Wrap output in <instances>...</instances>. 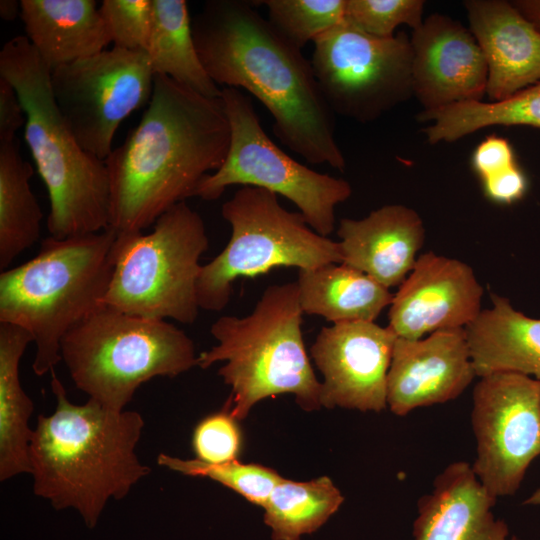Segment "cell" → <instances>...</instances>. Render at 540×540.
<instances>
[{
    "label": "cell",
    "instance_id": "6",
    "mask_svg": "<svg viewBox=\"0 0 540 540\" xmlns=\"http://www.w3.org/2000/svg\"><path fill=\"white\" fill-rule=\"evenodd\" d=\"M303 313L297 282L274 284L249 315L222 316L211 325L217 344L198 355V366L225 362L218 370L231 387L224 408L237 421L257 402L281 394H293L306 411L322 407V385L304 345Z\"/></svg>",
    "mask_w": 540,
    "mask_h": 540
},
{
    "label": "cell",
    "instance_id": "7",
    "mask_svg": "<svg viewBox=\"0 0 540 540\" xmlns=\"http://www.w3.org/2000/svg\"><path fill=\"white\" fill-rule=\"evenodd\" d=\"M60 356L75 386L115 411L125 410L153 378L176 377L198 366L192 339L177 326L107 306L63 337Z\"/></svg>",
    "mask_w": 540,
    "mask_h": 540
},
{
    "label": "cell",
    "instance_id": "32",
    "mask_svg": "<svg viewBox=\"0 0 540 540\" xmlns=\"http://www.w3.org/2000/svg\"><path fill=\"white\" fill-rule=\"evenodd\" d=\"M99 11L114 47L147 51L153 18L152 0H103Z\"/></svg>",
    "mask_w": 540,
    "mask_h": 540
},
{
    "label": "cell",
    "instance_id": "26",
    "mask_svg": "<svg viewBox=\"0 0 540 540\" xmlns=\"http://www.w3.org/2000/svg\"><path fill=\"white\" fill-rule=\"evenodd\" d=\"M34 173L20 152L19 141L0 142V270L40 237L43 214L30 179Z\"/></svg>",
    "mask_w": 540,
    "mask_h": 540
},
{
    "label": "cell",
    "instance_id": "36",
    "mask_svg": "<svg viewBox=\"0 0 540 540\" xmlns=\"http://www.w3.org/2000/svg\"><path fill=\"white\" fill-rule=\"evenodd\" d=\"M482 182L486 196L497 203L510 204L526 190V179L517 166Z\"/></svg>",
    "mask_w": 540,
    "mask_h": 540
},
{
    "label": "cell",
    "instance_id": "13",
    "mask_svg": "<svg viewBox=\"0 0 540 540\" xmlns=\"http://www.w3.org/2000/svg\"><path fill=\"white\" fill-rule=\"evenodd\" d=\"M471 423L479 482L496 500L513 495L540 455V380L513 372L480 377Z\"/></svg>",
    "mask_w": 540,
    "mask_h": 540
},
{
    "label": "cell",
    "instance_id": "10",
    "mask_svg": "<svg viewBox=\"0 0 540 540\" xmlns=\"http://www.w3.org/2000/svg\"><path fill=\"white\" fill-rule=\"evenodd\" d=\"M221 99L230 125V145L222 166L206 176L196 196L218 199L232 185L269 190L293 202L318 234L335 228V208L352 194L349 182L319 173L281 150L266 134L248 96L223 87Z\"/></svg>",
    "mask_w": 540,
    "mask_h": 540
},
{
    "label": "cell",
    "instance_id": "14",
    "mask_svg": "<svg viewBox=\"0 0 540 540\" xmlns=\"http://www.w3.org/2000/svg\"><path fill=\"white\" fill-rule=\"evenodd\" d=\"M397 336L375 322L324 326L311 346L323 375L321 404L326 408L380 412L387 407V374Z\"/></svg>",
    "mask_w": 540,
    "mask_h": 540
},
{
    "label": "cell",
    "instance_id": "29",
    "mask_svg": "<svg viewBox=\"0 0 540 540\" xmlns=\"http://www.w3.org/2000/svg\"><path fill=\"white\" fill-rule=\"evenodd\" d=\"M157 464L184 475L210 478L261 507L283 479L273 469L259 464H244L238 459L210 464L196 458L182 459L161 453L157 457Z\"/></svg>",
    "mask_w": 540,
    "mask_h": 540
},
{
    "label": "cell",
    "instance_id": "34",
    "mask_svg": "<svg viewBox=\"0 0 540 540\" xmlns=\"http://www.w3.org/2000/svg\"><path fill=\"white\" fill-rule=\"evenodd\" d=\"M472 165L482 181L493 178L516 166L512 147L501 137L490 136L475 149Z\"/></svg>",
    "mask_w": 540,
    "mask_h": 540
},
{
    "label": "cell",
    "instance_id": "38",
    "mask_svg": "<svg viewBox=\"0 0 540 540\" xmlns=\"http://www.w3.org/2000/svg\"><path fill=\"white\" fill-rule=\"evenodd\" d=\"M21 4L17 0L0 1V17L5 21H14L20 17Z\"/></svg>",
    "mask_w": 540,
    "mask_h": 540
},
{
    "label": "cell",
    "instance_id": "24",
    "mask_svg": "<svg viewBox=\"0 0 540 540\" xmlns=\"http://www.w3.org/2000/svg\"><path fill=\"white\" fill-rule=\"evenodd\" d=\"M33 342L24 328L0 323V481L31 474L29 446L34 406L20 381V361Z\"/></svg>",
    "mask_w": 540,
    "mask_h": 540
},
{
    "label": "cell",
    "instance_id": "11",
    "mask_svg": "<svg viewBox=\"0 0 540 540\" xmlns=\"http://www.w3.org/2000/svg\"><path fill=\"white\" fill-rule=\"evenodd\" d=\"M311 64L334 114L374 121L413 96L410 38L370 35L345 20L314 41Z\"/></svg>",
    "mask_w": 540,
    "mask_h": 540
},
{
    "label": "cell",
    "instance_id": "4",
    "mask_svg": "<svg viewBox=\"0 0 540 540\" xmlns=\"http://www.w3.org/2000/svg\"><path fill=\"white\" fill-rule=\"evenodd\" d=\"M50 69L16 36L0 51V77L14 87L26 115L24 137L48 191L47 229L54 238L97 233L111 225V187L105 161L85 151L56 104Z\"/></svg>",
    "mask_w": 540,
    "mask_h": 540
},
{
    "label": "cell",
    "instance_id": "33",
    "mask_svg": "<svg viewBox=\"0 0 540 540\" xmlns=\"http://www.w3.org/2000/svg\"><path fill=\"white\" fill-rule=\"evenodd\" d=\"M192 446L196 459L206 463L237 460L241 448L237 420L225 408L206 416L194 429Z\"/></svg>",
    "mask_w": 540,
    "mask_h": 540
},
{
    "label": "cell",
    "instance_id": "35",
    "mask_svg": "<svg viewBox=\"0 0 540 540\" xmlns=\"http://www.w3.org/2000/svg\"><path fill=\"white\" fill-rule=\"evenodd\" d=\"M26 115L14 87L0 77V142L16 138V132L25 125Z\"/></svg>",
    "mask_w": 540,
    "mask_h": 540
},
{
    "label": "cell",
    "instance_id": "9",
    "mask_svg": "<svg viewBox=\"0 0 540 540\" xmlns=\"http://www.w3.org/2000/svg\"><path fill=\"white\" fill-rule=\"evenodd\" d=\"M221 215L231 226V237L202 265L197 281L200 309L222 311L239 278H254L276 267L304 270L342 263L339 242L315 232L300 212L283 208L269 190L242 186L224 202Z\"/></svg>",
    "mask_w": 540,
    "mask_h": 540
},
{
    "label": "cell",
    "instance_id": "31",
    "mask_svg": "<svg viewBox=\"0 0 540 540\" xmlns=\"http://www.w3.org/2000/svg\"><path fill=\"white\" fill-rule=\"evenodd\" d=\"M424 6L422 0H346L345 18L370 35L389 38L400 25L418 28Z\"/></svg>",
    "mask_w": 540,
    "mask_h": 540
},
{
    "label": "cell",
    "instance_id": "20",
    "mask_svg": "<svg viewBox=\"0 0 540 540\" xmlns=\"http://www.w3.org/2000/svg\"><path fill=\"white\" fill-rule=\"evenodd\" d=\"M495 503L471 464L453 462L436 477L431 493L419 500L414 540H518L509 539L505 522L495 519Z\"/></svg>",
    "mask_w": 540,
    "mask_h": 540
},
{
    "label": "cell",
    "instance_id": "39",
    "mask_svg": "<svg viewBox=\"0 0 540 540\" xmlns=\"http://www.w3.org/2000/svg\"><path fill=\"white\" fill-rule=\"evenodd\" d=\"M525 504L540 506V487L525 501Z\"/></svg>",
    "mask_w": 540,
    "mask_h": 540
},
{
    "label": "cell",
    "instance_id": "28",
    "mask_svg": "<svg viewBox=\"0 0 540 540\" xmlns=\"http://www.w3.org/2000/svg\"><path fill=\"white\" fill-rule=\"evenodd\" d=\"M343 501L327 476L306 482L283 478L263 506L264 522L271 528L272 540H301L325 524Z\"/></svg>",
    "mask_w": 540,
    "mask_h": 540
},
{
    "label": "cell",
    "instance_id": "12",
    "mask_svg": "<svg viewBox=\"0 0 540 540\" xmlns=\"http://www.w3.org/2000/svg\"><path fill=\"white\" fill-rule=\"evenodd\" d=\"M154 77L146 52L113 46L51 70L50 83L80 146L105 161L122 121L149 103Z\"/></svg>",
    "mask_w": 540,
    "mask_h": 540
},
{
    "label": "cell",
    "instance_id": "23",
    "mask_svg": "<svg viewBox=\"0 0 540 540\" xmlns=\"http://www.w3.org/2000/svg\"><path fill=\"white\" fill-rule=\"evenodd\" d=\"M296 282L303 312L333 324L375 322L394 296L369 275L343 263L299 270Z\"/></svg>",
    "mask_w": 540,
    "mask_h": 540
},
{
    "label": "cell",
    "instance_id": "19",
    "mask_svg": "<svg viewBox=\"0 0 540 540\" xmlns=\"http://www.w3.org/2000/svg\"><path fill=\"white\" fill-rule=\"evenodd\" d=\"M337 234L342 263L391 288L400 286L413 269L425 228L412 208L388 204L362 219H341Z\"/></svg>",
    "mask_w": 540,
    "mask_h": 540
},
{
    "label": "cell",
    "instance_id": "17",
    "mask_svg": "<svg viewBox=\"0 0 540 540\" xmlns=\"http://www.w3.org/2000/svg\"><path fill=\"white\" fill-rule=\"evenodd\" d=\"M477 376L465 328L417 340L397 337L387 374V406L398 416L457 398Z\"/></svg>",
    "mask_w": 540,
    "mask_h": 540
},
{
    "label": "cell",
    "instance_id": "1",
    "mask_svg": "<svg viewBox=\"0 0 540 540\" xmlns=\"http://www.w3.org/2000/svg\"><path fill=\"white\" fill-rule=\"evenodd\" d=\"M202 65L224 87L243 88L270 112L280 143L314 165L344 171L334 113L311 60L241 0H208L192 19Z\"/></svg>",
    "mask_w": 540,
    "mask_h": 540
},
{
    "label": "cell",
    "instance_id": "8",
    "mask_svg": "<svg viewBox=\"0 0 540 540\" xmlns=\"http://www.w3.org/2000/svg\"><path fill=\"white\" fill-rule=\"evenodd\" d=\"M208 247L204 220L186 202L161 215L149 233H117L104 306L137 317L193 324L200 310V258Z\"/></svg>",
    "mask_w": 540,
    "mask_h": 540
},
{
    "label": "cell",
    "instance_id": "21",
    "mask_svg": "<svg viewBox=\"0 0 540 540\" xmlns=\"http://www.w3.org/2000/svg\"><path fill=\"white\" fill-rule=\"evenodd\" d=\"M26 38L51 70L105 50L110 39L94 0H21Z\"/></svg>",
    "mask_w": 540,
    "mask_h": 540
},
{
    "label": "cell",
    "instance_id": "18",
    "mask_svg": "<svg viewBox=\"0 0 540 540\" xmlns=\"http://www.w3.org/2000/svg\"><path fill=\"white\" fill-rule=\"evenodd\" d=\"M464 7L487 65L488 101L540 82V33L511 2L467 0Z\"/></svg>",
    "mask_w": 540,
    "mask_h": 540
},
{
    "label": "cell",
    "instance_id": "25",
    "mask_svg": "<svg viewBox=\"0 0 540 540\" xmlns=\"http://www.w3.org/2000/svg\"><path fill=\"white\" fill-rule=\"evenodd\" d=\"M153 18L146 54L155 75H165L208 98H220L198 55L187 2L152 0Z\"/></svg>",
    "mask_w": 540,
    "mask_h": 540
},
{
    "label": "cell",
    "instance_id": "22",
    "mask_svg": "<svg viewBox=\"0 0 540 540\" xmlns=\"http://www.w3.org/2000/svg\"><path fill=\"white\" fill-rule=\"evenodd\" d=\"M465 330L477 376L513 372L540 380V319L517 311L510 301L492 294Z\"/></svg>",
    "mask_w": 540,
    "mask_h": 540
},
{
    "label": "cell",
    "instance_id": "3",
    "mask_svg": "<svg viewBox=\"0 0 540 540\" xmlns=\"http://www.w3.org/2000/svg\"><path fill=\"white\" fill-rule=\"evenodd\" d=\"M50 373L56 408L40 414L33 429V491L56 510L75 509L94 528L110 499H123L151 472L136 454L145 423L136 411L107 409L92 399L72 403L55 370Z\"/></svg>",
    "mask_w": 540,
    "mask_h": 540
},
{
    "label": "cell",
    "instance_id": "2",
    "mask_svg": "<svg viewBox=\"0 0 540 540\" xmlns=\"http://www.w3.org/2000/svg\"><path fill=\"white\" fill-rule=\"evenodd\" d=\"M230 125L220 98L202 96L155 75L138 124L105 160L111 225L118 234L143 232L196 191L226 159Z\"/></svg>",
    "mask_w": 540,
    "mask_h": 540
},
{
    "label": "cell",
    "instance_id": "30",
    "mask_svg": "<svg viewBox=\"0 0 540 540\" xmlns=\"http://www.w3.org/2000/svg\"><path fill=\"white\" fill-rule=\"evenodd\" d=\"M268 21L290 44L301 49L345 20L346 0H264Z\"/></svg>",
    "mask_w": 540,
    "mask_h": 540
},
{
    "label": "cell",
    "instance_id": "16",
    "mask_svg": "<svg viewBox=\"0 0 540 540\" xmlns=\"http://www.w3.org/2000/svg\"><path fill=\"white\" fill-rule=\"evenodd\" d=\"M410 43L413 95L423 111L483 100L488 70L469 29L434 13L413 30Z\"/></svg>",
    "mask_w": 540,
    "mask_h": 540
},
{
    "label": "cell",
    "instance_id": "37",
    "mask_svg": "<svg viewBox=\"0 0 540 540\" xmlns=\"http://www.w3.org/2000/svg\"><path fill=\"white\" fill-rule=\"evenodd\" d=\"M511 3L540 33V0H516Z\"/></svg>",
    "mask_w": 540,
    "mask_h": 540
},
{
    "label": "cell",
    "instance_id": "27",
    "mask_svg": "<svg viewBox=\"0 0 540 540\" xmlns=\"http://www.w3.org/2000/svg\"><path fill=\"white\" fill-rule=\"evenodd\" d=\"M418 120L431 122L423 130L430 144L454 142L496 125L540 128V82L499 101H467L422 111Z\"/></svg>",
    "mask_w": 540,
    "mask_h": 540
},
{
    "label": "cell",
    "instance_id": "15",
    "mask_svg": "<svg viewBox=\"0 0 540 540\" xmlns=\"http://www.w3.org/2000/svg\"><path fill=\"white\" fill-rule=\"evenodd\" d=\"M483 288L466 263L421 254L390 305L388 327L417 340L439 330L466 328L482 311Z\"/></svg>",
    "mask_w": 540,
    "mask_h": 540
},
{
    "label": "cell",
    "instance_id": "5",
    "mask_svg": "<svg viewBox=\"0 0 540 540\" xmlns=\"http://www.w3.org/2000/svg\"><path fill=\"white\" fill-rule=\"evenodd\" d=\"M117 233L104 231L41 243L32 259L0 274V323L28 331L33 372L43 376L61 361L63 337L104 306Z\"/></svg>",
    "mask_w": 540,
    "mask_h": 540
}]
</instances>
